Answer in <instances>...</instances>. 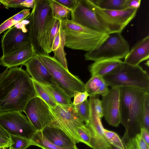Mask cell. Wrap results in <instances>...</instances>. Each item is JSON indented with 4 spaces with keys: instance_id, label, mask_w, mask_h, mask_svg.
<instances>
[{
    "instance_id": "1",
    "label": "cell",
    "mask_w": 149,
    "mask_h": 149,
    "mask_svg": "<svg viewBox=\"0 0 149 149\" xmlns=\"http://www.w3.org/2000/svg\"><path fill=\"white\" fill-rule=\"evenodd\" d=\"M37 96L27 71L22 67L10 68L0 81V112H24L28 103Z\"/></svg>"
},
{
    "instance_id": "2",
    "label": "cell",
    "mask_w": 149,
    "mask_h": 149,
    "mask_svg": "<svg viewBox=\"0 0 149 149\" xmlns=\"http://www.w3.org/2000/svg\"><path fill=\"white\" fill-rule=\"evenodd\" d=\"M147 93L138 88L120 87V123L126 127L141 128L144 103Z\"/></svg>"
},
{
    "instance_id": "3",
    "label": "cell",
    "mask_w": 149,
    "mask_h": 149,
    "mask_svg": "<svg viewBox=\"0 0 149 149\" xmlns=\"http://www.w3.org/2000/svg\"><path fill=\"white\" fill-rule=\"evenodd\" d=\"M103 77L107 85L111 88L131 87L149 93L148 74L139 65H132L122 61Z\"/></svg>"
},
{
    "instance_id": "4",
    "label": "cell",
    "mask_w": 149,
    "mask_h": 149,
    "mask_svg": "<svg viewBox=\"0 0 149 149\" xmlns=\"http://www.w3.org/2000/svg\"><path fill=\"white\" fill-rule=\"evenodd\" d=\"M37 55L52 76L57 86L70 98L76 92L86 91L85 84L65 69L54 57L44 53Z\"/></svg>"
},
{
    "instance_id": "5",
    "label": "cell",
    "mask_w": 149,
    "mask_h": 149,
    "mask_svg": "<svg viewBox=\"0 0 149 149\" xmlns=\"http://www.w3.org/2000/svg\"><path fill=\"white\" fill-rule=\"evenodd\" d=\"M94 12L102 26L109 34L120 33L135 17L138 9L128 8L122 10H110L100 8L91 0H85Z\"/></svg>"
},
{
    "instance_id": "6",
    "label": "cell",
    "mask_w": 149,
    "mask_h": 149,
    "mask_svg": "<svg viewBox=\"0 0 149 149\" xmlns=\"http://www.w3.org/2000/svg\"><path fill=\"white\" fill-rule=\"evenodd\" d=\"M130 50L128 42L120 33L109 34L107 40L99 47L84 55L86 60L95 61L107 59L124 58Z\"/></svg>"
},
{
    "instance_id": "7",
    "label": "cell",
    "mask_w": 149,
    "mask_h": 149,
    "mask_svg": "<svg viewBox=\"0 0 149 149\" xmlns=\"http://www.w3.org/2000/svg\"><path fill=\"white\" fill-rule=\"evenodd\" d=\"M52 17L49 0H35L34 6L29 15L28 25L29 42L36 52H40L39 37L47 23Z\"/></svg>"
},
{
    "instance_id": "8",
    "label": "cell",
    "mask_w": 149,
    "mask_h": 149,
    "mask_svg": "<svg viewBox=\"0 0 149 149\" xmlns=\"http://www.w3.org/2000/svg\"><path fill=\"white\" fill-rule=\"evenodd\" d=\"M0 126L10 135L30 140L37 131L27 117L18 111L0 112Z\"/></svg>"
},
{
    "instance_id": "9",
    "label": "cell",
    "mask_w": 149,
    "mask_h": 149,
    "mask_svg": "<svg viewBox=\"0 0 149 149\" xmlns=\"http://www.w3.org/2000/svg\"><path fill=\"white\" fill-rule=\"evenodd\" d=\"M54 122L72 139L76 143L80 142L77 128L84 125V121L74 109L72 104L69 105L57 104L50 107Z\"/></svg>"
},
{
    "instance_id": "10",
    "label": "cell",
    "mask_w": 149,
    "mask_h": 149,
    "mask_svg": "<svg viewBox=\"0 0 149 149\" xmlns=\"http://www.w3.org/2000/svg\"><path fill=\"white\" fill-rule=\"evenodd\" d=\"M65 35V46L73 50L87 52L96 49L107 39L109 34L94 35L83 32L63 30Z\"/></svg>"
},
{
    "instance_id": "11",
    "label": "cell",
    "mask_w": 149,
    "mask_h": 149,
    "mask_svg": "<svg viewBox=\"0 0 149 149\" xmlns=\"http://www.w3.org/2000/svg\"><path fill=\"white\" fill-rule=\"evenodd\" d=\"M24 112L36 131H41L54 121L49 107L38 96L28 103Z\"/></svg>"
},
{
    "instance_id": "12",
    "label": "cell",
    "mask_w": 149,
    "mask_h": 149,
    "mask_svg": "<svg viewBox=\"0 0 149 149\" xmlns=\"http://www.w3.org/2000/svg\"><path fill=\"white\" fill-rule=\"evenodd\" d=\"M27 17L7 29L1 36V43L4 56L29 42Z\"/></svg>"
},
{
    "instance_id": "13",
    "label": "cell",
    "mask_w": 149,
    "mask_h": 149,
    "mask_svg": "<svg viewBox=\"0 0 149 149\" xmlns=\"http://www.w3.org/2000/svg\"><path fill=\"white\" fill-rule=\"evenodd\" d=\"M120 87H112L101 100L103 116L108 124L117 127L120 123L119 109Z\"/></svg>"
},
{
    "instance_id": "14",
    "label": "cell",
    "mask_w": 149,
    "mask_h": 149,
    "mask_svg": "<svg viewBox=\"0 0 149 149\" xmlns=\"http://www.w3.org/2000/svg\"><path fill=\"white\" fill-rule=\"evenodd\" d=\"M70 14L71 20L73 22L85 27L107 33L85 0H77L76 8Z\"/></svg>"
},
{
    "instance_id": "15",
    "label": "cell",
    "mask_w": 149,
    "mask_h": 149,
    "mask_svg": "<svg viewBox=\"0 0 149 149\" xmlns=\"http://www.w3.org/2000/svg\"><path fill=\"white\" fill-rule=\"evenodd\" d=\"M90 105V104H89ZM89 121L86 125L91 136V145L94 149H113V147L105 137L101 118L92 106L90 105Z\"/></svg>"
},
{
    "instance_id": "16",
    "label": "cell",
    "mask_w": 149,
    "mask_h": 149,
    "mask_svg": "<svg viewBox=\"0 0 149 149\" xmlns=\"http://www.w3.org/2000/svg\"><path fill=\"white\" fill-rule=\"evenodd\" d=\"M37 53L33 46L28 42L4 56L1 58V65L8 68L24 65Z\"/></svg>"
},
{
    "instance_id": "17",
    "label": "cell",
    "mask_w": 149,
    "mask_h": 149,
    "mask_svg": "<svg viewBox=\"0 0 149 149\" xmlns=\"http://www.w3.org/2000/svg\"><path fill=\"white\" fill-rule=\"evenodd\" d=\"M24 65L33 79L41 84L57 86L51 75L37 54Z\"/></svg>"
},
{
    "instance_id": "18",
    "label": "cell",
    "mask_w": 149,
    "mask_h": 149,
    "mask_svg": "<svg viewBox=\"0 0 149 149\" xmlns=\"http://www.w3.org/2000/svg\"><path fill=\"white\" fill-rule=\"evenodd\" d=\"M41 131L48 141L57 146L63 148L77 147L72 139L54 121Z\"/></svg>"
},
{
    "instance_id": "19",
    "label": "cell",
    "mask_w": 149,
    "mask_h": 149,
    "mask_svg": "<svg viewBox=\"0 0 149 149\" xmlns=\"http://www.w3.org/2000/svg\"><path fill=\"white\" fill-rule=\"evenodd\" d=\"M149 58V36L138 41L124 58V63L133 66L139 65Z\"/></svg>"
},
{
    "instance_id": "20",
    "label": "cell",
    "mask_w": 149,
    "mask_h": 149,
    "mask_svg": "<svg viewBox=\"0 0 149 149\" xmlns=\"http://www.w3.org/2000/svg\"><path fill=\"white\" fill-rule=\"evenodd\" d=\"M60 21L52 17L47 21L39 39L40 53L49 54L52 52L53 41L58 29Z\"/></svg>"
},
{
    "instance_id": "21",
    "label": "cell",
    "mask_w": 149,
    "mask_h": 149,
    "mask_svg": "<svg viewBox=\"0 0 149 149\" xmlns=\"http://www.w3.org/2000/svg\"><path fill=\"white\" fill-rule=\"evenodd\" d=\"M122 61L119 59H107L98 60L88 66L91 76L99 75L103 77L111 72Z\"/></svg>"
},
{
    "instance_id": "22",
    "label": "cell",
    "mask_w": 149,
    "mask_h": 149,
    "mask_svg": "<svg viewBox=\"0 0 149 149\" xmlns=\"http://www.w3.org/2000/svg\"><path fill=\"white\" fill-rule=\"evenodd\" d=\"M86 91L90 97L105 95L109 91L108 86L102 77L94 75L85 84Z\"/></svg>"
},
{
    "instance_id": "23",
    "label": "cell",
    "mask_w": 149,
    "mask_h": 149,
    "mask_svg": "<svg viewBox=\"0 0 149 149\" xmlns=\"http://www.w3.org/2000/svg\"><path fill=\"white\" fill-rule=\"evenodd\" d=\"M41 85L52 97L57 104L69 105L72 104L71 98L57 86Z\"/></svg>"
},
{
    "instance_id": "24",
    "label": "cell",
    "mask_w": 149,
    "mask_h": 149,
    "mask_svg": "<svg viewBox=\"0 0 149 149\" xmlns=\"http://www.w3.org/2000/svg\"><path fill=\"white\" fill-rule=\"evenodd\" d=\"M31 146H35L42 149H78L77 147L63 148L57 146L48 141L41 131H37L30 140Z\"/></svg>"
},
{
    "instance_id": "25",
    "label": "cell",
    "mask_w": 149,
    "mask_h": 149,
    "mask_svg": "<svg viewBox=\"0 0 149 149\" xmlns=\"http://www.w3.org/2000/svg\"><path fill=\"white\" fill-rule=\"evenodd\" d=\"M30 9H24L7 19L0 24V34L17 24L22 21L30 15Z\"/></svg>"
},
{
    "instance_id": "26",
    "label": "cell",
    "mask_w": 149,
    "mask_h": 149,
    "mask_svg": "<svg viewBox=\"0 0 149 149\" xmlns=\"http://www.w3.org/2000/svg\"><path fill=\"white\" fill-rule=\"evenodd\" d=\"M49 6L52 17L60 21L69 19L71 10L56 2L49 0Z\"/></svg>"
},
{
    "instance_id": "27",
    "label": "cell",
    "mask_w": 149,
    "mask_h": 149,
    "mask_svg": "<svg viewBox=\"0 0 149 149\" xmlns=\"http://www.w3.org/2000/svg\"><path fill=\"white\" fill-rule=\"evenodd\" d=\"M61 25L62 29L64 30L83 32L94 35H100L104 33L85 27L69 19L61 21Z\"/></svg>"
},
{
    "instance_id": "28",
    "label": "cell",
    "mask_w": 149,
    "mask_h": 149,
    "mask_svg": "<svg viewBox=\"0 0 149 149\" xmlns=\"http://www.w3.org/2000/svg\"><path fill=\"white\" fill-rule=\"evenodd\" d=\"M126 0H91L98 7L104 10H122L126 9Z\"/></svg>"
},
{
    "instance_id": "29",
    "label": "cell",
    "mask_w": 149,
    "mask_h": 149,
    "mask_svg": "<svg viewBox=\"0 0 149 149\" xmlns=\"http://www.w3.org/2000/svg\"><path fill=\"white\" fill-rule=\"evenodd\" d=\"M65 35L63 29L61 32L60 43L56 49L53 52L54 58L65 69L68 70V63L66 57V54L65 51Z\"/></svg>"
},
{
    "instance_id": "30",
    "label": "cell",
    "mask_w": 149,
    "mask_h": 149,
    "mask_svg": "<svg viewBox=\"0 0 149 149\" xmlns=\"http://www.w3.org/2000/svg\"><path fill=\"white\" fill-rule=\"evenodd\" d=\"M32 79L38 96L43 100L50 107L55 108L57 104L52 97L41 84Z\"/></svg>"
},
{
    "instance_id": "31",
    "label": "cell",
    "mask_w": 149,
    "mask_h": 149,
    "mask_svg": "<svg viewBox=\"0 0 149 149\" xmlns=\"http://www.w3.org/2000/svg\"><path fill=\"white\" fill-rule=\"evenodd\" d=\"M35 0H0V4H2L5 8H30L34 6Z\"/></svg>"
},
{
    "instance_id": "32",
    "label": "cell",
    "mask_w": 149,
    "mask_h": 149,
    "mask_svg": "<svg viewBox=\"0 0 149 149\" xmlns=\"http://www.w3.org/2000/svg\"><path fill=\"white\" fill-rule=\"evenodd\" d=\"M76 112L85 122L86 124L88 123L90 115V107L89 100L88 99L78 104L74 105Z\"/></svg>"
},
{
    "instance_id": "33",
    "label": "cell",
    "mask_w": 149,
    "mask_h": 149,
    "mask_svg": "<svg viewBox=\"0 0 149 149\" xmlns=\"http://www.w3.org/2000/svg\"><path fill=\"white\" fill-rule=\"evenodd\" d=\"M125 149H149L148 145L141 137L139 134L131 138L125 145Z\"/></svg>"
},
{
    "instance_id": "34",
    "label": "cell",
    "mask_w": 149,
    "mask_h": 149,
    "mask_svg": "<svg viewBox=\"0 0 149 149\" xmlns=\"http://www.w3.org/2000/svg\"><path fill=\"white\" fill-rule=\"evenodd\" d=\"M103 130L105 137L111 145L119 149H125V145L116 133L104 128Z\"/></svg>"
},
{
    "instance_id": "35",
    "label": "cell",
    "mask_w": 149,
    "mask_h": 149,
    "mask_svg": "<svg viewBox=\"0 0 149 149\" xmlns=\"http://www.w3.org/2000/svg\"><path fill=\"white\" fill-rule=\"evenodd\" d=\"M77 132L80 142L83 143L91 148V134L89 128L86 124L78 127Z\"/></svg>"
},
{
    "instance_id": "36",
    "label": "cell",
    "mask_w": 149,
    "mask_h": 149,
    "mask_svg": "<svg viewBox=\"0 0 149 149\" xmlns=\"http://www.w3.org/2000/svg\"><path fill=\"white\" fill-rule=\"evenodd\" d=\"M12 149H26L31 146L30 140L15 136L10 135Z\"/></svg>"
},
{
    "instance_id": "37",
    "label": "cell",
    "mask_w": 149,
    "mask_h": 149,
    "mask_svg": "<svg viewBox=\"0 0 149 149\" xmlns=\"http://www.w3.org/2000/svg\"><path fill=\"white\" fill-rule=\"evenodd\" d=\"M142 127L149 130V93H147L145 97L143 114Z\"/></svg>"
},
{
    "instance_id": "38",
    "label": "cell",
    "mask_w": 149,
    "mask_h": 149,
    "mask_svg": "<svg viewBox=\"0 0 149 149\" xmlns=\"http://www.w3.org/2000/svg\"><path fill=\"white\" fill-rule=\"evenodd\" d=\"M98 95L90 97L89 102L90 105L93 107L99 116L101 118L103 117V110L101 101L100 100Z\"/></svg>"
},
{
    "instance_id": "39",
    "label": "cell",
    "mask_w": 149,
    "mask_h": 149,
    "mask_svg": "<svg viewBox=\"0 0 149 149\" xmlns=\"http://www.w3.org/2000/svg\"><path fill=\"white\" fill-rule=\"evenodd\" d=\"M88 95L86 91L84 92H76L74 95V99L72 104L75 105L79 104L87 99Z\"/></svg>"
},
{
    "instance_id": "40",
    "label": "cell",
    "mask_w": 149,
    "mask_h": 149,
    "mask_svg": "<svg viewBox=\"0 0 149 149\" xmlns=\"http://www.w3.org/2000/svg\"><path fill=\"white\" fill-rule=\"evenodd\" d=\"M56 2L65 7L73 11L76 8L77 0H55Z\"/></svg>"
},
{
    "instance_id": "41",
    "label": "cell",
    "mask_w": 149,
    "mask_h": 149,
    "mask_svg": "<svg viewBox=\"0 0 149 149\" xmlns=\"http://www.w3.org/2000/svg\"><path fill=\"white\" fill-rule=\"evenodd\" d=\"M141 2V0H126L125 9L128 8L138 9L140 7Z\"/></svg>"
},
{
    "instance_id": "42",
    "label": "cell",
    "mask_w": 149,
    "mask_h": 149,
    "mask_svg": "<svg viewBox=\"0 0 149 149\" xmlns=\"http://www.w3.org/2000/svg\"><path fill=\"white\" fill-rule=\"evenodd\" d=\"M140 134L141 137L146 143L149 146V130L145 127L140 129Z\"/></svg>"
},
{
    "instance_id": "43",
    "label": "cell",
    "mask_w": 149,
    "mask_h": 149,
    "mask_svg": "<svg viewBox=\"0 0 149 149\" xmlns=\"http://www.w3.org/2000/svg\"><path fill=\"white\" fill-rule=\"evenodd\" d=\"M11 144L10 140L0 136V145L6 148H9Z\"/></svg>"
},
{
    "instance_id": "44",
    "label": "cell",
    "mask_w": 149,
    "mask_h": 149,
    "mask_svg": "<svg viewBox=\"0 0 149 149\" xmlns=\"http://www.w3.org/2000/svg\"><path fill=\"white\" fill-rule=\"evenodd\" d=\"M0 136L11 140L10 135L0 126Z\"/></svg>"
},
{
    "instance_id": "45",
    "label": "cell",
    "mask_w": 149,
    "mask_h": 149,
    "mask_svg": "<svg viewBox=\"0 0 149 149\" xmlns=\"http://www.w3.org/2000/svg\"><path fill=\"white\" fill-rule=\"evenodd\" d=\"M8 71V68H7L3 72L1 73H0V81L3 79L4 77L7 74Z\"/></svg>"
},
{
    "instance_id": "46",
    "label": "cell",
    "mask_w": 149,
    "mask_h": 149,
    "mask_svg": "<svg viewBox=\"0 0 149 149\" xmlns=\"http://www.w3.org/2000/svg\"><path fill=\"white\" fill-rule=\"evenodd\" d=\"M6 148V147H5L3 146H2V145H0V149H1V148Z\"/></svg>"
},
{
    "instance_id": "47",
    "label": "cell",
    "mask_w": 149,
    "mask_h": 149,
    "mask_svg": "<svg viewBox=\"0 0 149 149\" xmlns=\"http://www.w3.org/2000/svg\"><path fill=\"white\" fill-rule=\"evenodd\" d=\"M6 148H1V149H6ZM8 149H11V148L10 147H9V148Z\"/></svg>"
},
{
    "instance_id": "48",
    "label": "cell",
    "mask_w": 149,
    "mask_h": 149,
    "mask_svg": "<svg viewBox=\"0 0 149 149\" xmlns=\"http://www.w3.org/2000/svg\"><path fill=\"white\" fill-rule=\"evenodd\" d=\"M0 65H1V58H0Z\"/></svg>"
},
{
    "instance_id": "49",
    "label": "cell",
    "mask_w": 149,
    "mask_h": 149,
    "mask_svg": "<svg viewBox=\"0 0 149 149\" xmlns=\"http://www.w3.org/2000/svg\"><path fill=\"white\" fill-rule=\"evenodd\" d=\"M114 149H118V148H116L114 147Z\"/></svg>"
},
{
    "instance_id": "50",
    "label": "cell",
    "mask_w": 149,
    "mask_h": 149,
    "mask_svg": "<svg viewBox=\"0 0 149 149\" xmlns=\"http://www.w3.org/2000/svg\"></svg>"
}]
</instances>
